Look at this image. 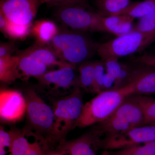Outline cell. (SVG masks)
Here are the masks:
<instances>
[{"mask_svg":"<svg viewBox=\"0 0 155 155\" xmlns=\"http://www.w3.org/2000/svg\"><path fill=\"white\" fill-rule=\"evenodd\" d=\"M50 43V47L62 61L75 67L92 58L97 53L100 44L85 32L70 29L64 25L59 28Z\"/></svg>","mask_w":155,"mask_h":155,"instance_id":"1","label":"cell"},{"mask_svg":"<svg viewBox=\"0 0 155 155\" xmlns=\"http://www.w3.org/2000/svg\"><path fill=\"white\" fill-rule=\"evenodd\" d=\"M133 94L132 82L120 88L98 94L84 104L75 127L83 128L104 122L112 116L124 101Z\"/></svg>","mask_w":155,"mask_h":155,"instance_id":"2","label":"cell"},{"mask_svg":"<svg viewBox=\"0 0 155 155\" xmlns=\"http://www.w3.org/2000/svg\"><path fill=\"white\" fill-rule=\"evenodd\" d=\"M155 41V32L143 33L133 29L128 33L100 44L97 54L103 62L109 58L119 59L140 52Z\"/></svg>","mask_w":155,"mask_h":155,"instance_id":"3","label":"cell"},{"mask_svg":"<svg viewBox=\"0 0 155 155\" xmlns=\"http://www.w3.org/2000/svg\"><path fill=\"white\" fill-rule=\"evenodd\" d=\"M84 104L80 87L75 86L72 92L56 103L54 110V124L53 137L61 139L75 127Z\"/></svg>","mask_w":155,"mask_h":155,"instance_id":"4","label":"cell"},{"mask_svg":"<svg viewBox=\"0 0 155 155\" xmlns=\"http://www.w3.org/2000/svg\"><path fill=\"white\" fill-rule=\"evenodd\" d=\"M55 17L64 26L83 32H107L103 16L97 12L74 6L56 8Z\"/></svg>","mask_w":155,"mask_h":155,"instance_id":"5","label":"cell"},{"mask_svg":"<svg viewBox=\"0 0 155 155\" xmlns=\"http://www.w3.org/2000/svg\"><path fill=\"white\" fill-rule=\"evenodd\" d=\"M26 113L28 122L34 129L53 137L54 124V110L33 90H26Z\"/></svg>","mask_w":155,"mask_h":155,"instance_id":"6","label":"cell"},{"mask_svg":"<svg viewBox=\"0 0 155 155\" xmlns=\"http://www.w3.org/2000/svg\"><path fill=\"white\" fill-rule=\"evenodd\" d=\"M155 140V125L132 127L125 132L97 140L98 146L105 150H118L144 144Z\"/></svg>","mask_w":155,"mask_h":155,"instance_id":"7","label":"cell"},{"mask_svg":"<svg viewBox=\"0 0 155 155\" xmlns=\"http://www.w3.org/2000/svg\"><path fill=\"white\" fill-rule=\"evenodd\" d=\"M46 0H1L0 13L9 22L31 26L40 7Z\"/></svg>","mask_w":155,"mask_h":155,"instance_id":"8","label":"cell"},{"mask_svg":"<svg viewBox=\"0 0 155 155\" xmlns=\"http://www.w3.org/2000/svg\"><path fill=\"white\" fill-rule=\"evenodd\" d=\"M25 96L15 90L2 89L0 92V117L5 122L20 121L26 113Z\"/></svg>","mask_w":155,"mask_h":155,"instance_id":"9","label":"cell"},{"mask_svg":"<svg viewBox=\"0 0 155 155\" xmlns=\"http://www.w3.org/2000/svg\"><path fill=\"white\" fill-rule=\"evenodd\" d=\"M75 67L71 65L60 67L57 70L48 71L36 79L43 85H54L57 88L67 89L77 85V79L74 70Z\"/></svg>","mask_w":155,"mask_h":155,"instance_id":"10","label":"cell"},{"mask_svg":"<svg viewBox=\"0 0 155 155\" xmlns=\"http://www.w3.org/2000/svg\"><path fill=\"white\" fill-rule=\"evenodd\" d=\"M112 116L125 120L132 127L145 125L144 114L132 95L126 98Z\"/></svg>","mask_w":155,"mask_h":155,"instance_id":"11","label":"cell"},{"mask_svg":"<svg viewBox=\"0 0 155 155\" xmlns=\"http://www.w3.org/2000/svg\"><path fill=\"white\" fill-rule=\"evenodd\" d=\"M23 51L48 67L57 66L60 68L70 65L67 62L62 61L50 46L47 47L35 43Z\"/></svg>","mask_w":155,"mask_h":155,"instance_id":"12","label":"cell"},{"mask_svg":"<svg viewBox=\"0 0 155 155\" xmlns=\"http://www.w3.org/2000/svg\"><path fill=\"white\" fill-rule=\"evenodd\" d=\"M131 82L133 84V95L155 94V68L137 71Z\"/></svg>","mask_w":155,"mask_h":155,"instance_id":"13","label":"cell"},{"mask_svg":"<svg viewBox=\"0 0 155 155\" xmlns=\"http://www.w3.org/2000/svg\"><path fill=\"white\" fill-rule=\"evenodd\" d=\"M104 63L106 72L110 73L116 78V88H121L132 82L136 72L133 74L130 73L129 68L126 65L120 63L119 59L109 58Z\"/></svg>","mask_w":155,"mask_h":155,"instance_id":"14","label":"cell"},{"mask_svg":"<svg viewBox=\"0 0 155 155\" xmlns=\"http://www.w3.org/2000/svg\"><path fill=\"white\" fill-rule=\"evenodd\" d=\"M18 56V68L22 76L36 78L48 72V67L22 51Z\"/></svg>","mask_w":155,"mask_h":155,"instance_id":"15","label":"cell"},{"mask_svg":"<svg viewBox=\"0 0 155 155\" xmlns=\"http://www.w3.org/2000/svg\"><path fill=\"white\" fill-rule=\"evenodd\" d=\"M59 31L54 22L42 19L35 21L31 26V32L36 39L35 43L45 45L51 42Z\"/></svg>","mask_w":155,"mask_h":155,"instance_id":"16","label":"cell"},{"mask_svg":"<svg viewBox=\"0 0 155 155\" xmlns=\"http://www.w3.org/2000/svg\"><path fill=\"white\" fill-rule=\"evenodd\" d=\"M133 19L125 15H113L104 17L103 22L107 32L119 36L133 30Z\"/></svg>","mask_w":155,"mask_h":155,"instance_id":"17","label":"cell"},{"mask_svg":"<svg viewBox=\"0 0 155 155\" xmlns=\"http://www.w3.org/2000/svg\"><path fill=\"white\" fill-rule=\"evenodd\" d=\"M19 59L17 56L0 58V80L6 84L13 83L20 79L22 75L18 68Z\"/></svg>","mask_w":155,"mask_h":155,"instance_id":"18","label":"cell"},{"mask_svg":"<svg viewBox=\"0 0 155 155\" xmlns=\"http://www.w3.org/2000/svg\"><path fill=\"white\" fill-rule=\"evenodd\" d=\"M99 124L95 132L97 137L102 134H105V137L116 135L132 128L125 120L114 116H110Z\"/></svg>","mask_w":155,"mask_h":155,"instance_id":"19","label":"cell"},{"mask_svg":"<svg viewBox=\"0 0 155 155\" xmlns=\"http://www.w3.org/2000/svg\"><path fill=\"white\" fill-rule=\"evenodd\" d=\"M155 11V0H146L130 4L127 8L115 15H125L132 18H141Z\"/></svg>","mask_w":155,"mask_h":155,"instance_id":"20","label":"cell"},{"mask_svg":"<svg viewBox=\"0 0 155 155\" xmlns=\"http://www.w3.org/2000/svg\"><path fill=\"white\" fill-rule=\"evenodd\" d=\"M130 0H96L97 13L103 17L113 16L129 5Z\"/></svg>","mask_w":155,"mask_h":155,"instance_id":"21","label":"cell"},{"mask_svg":"<svg viewBox=\"0 0 155 155\" xmlns=\"http://www.w3.org/2000/svg\"><path fill=\"white\" fill-rule=\"evenodd\" d=\"M79 76L78 78L77 86L93 92L94 82V62L86 61L79 65Z\"/></svg>","mask_w":155,"mask_h":155,"instance_id":"22","label":"cell"},{"mask_svg":"<svg viewBox=\"0 0 155 155\" xmlns=\"http://www.w3.org/2000/svg\"><path fill=\"white\" fill-rule=\"evenodd\" d=\"M141 107L145 118V125H155V98L146 95H132Z\"/></svg>","mask_w":155,"mask_h":155,"instance_id":"23","label":"cell"},{"mask_svg":"<svg viewBox=\"0 0 155 155\" xmlns=\"http://www.w3.org/2000/svg\"><path fill=\"white\" fill-rule=\"evenodd\" d=\"M110 155H155V140L143 145H138L110 151Z\"/></svg>","mask_w":155,"mask_h":155,"instance_id":"24","label":"cell"},{"mask_svg":"<svg viewBox=\"0 0 155 155\" xmlns=\"http://www.w3.org/2000/svg\"><path fill=\"white\" fill-rule=\"evenodd\" d=\"M92 142L88 137H81L70 142L67 149L71 155H96L92 149Z\"/></svg>","mask_w":155,"mask_h":155,"instance_id":"25","label":"cell"},{"mask_svg":"<svg viewBox=\"0 0 155 155\" xmlns=\"http://www.w3.org/2000/svg\"><path fill=\"white\" fill-rule=\"evenodd\" d=\"M12 143L9 148V155H24L30 146L24 136L17 130H11Z\"/></svg>","mask_w":155,"mask_h":155,"instance_id":"26","label":"cell"},{"mask_svg":"<svg viewBox=\"0 0 155 155\" xmlns=\"http://www.w3.org/2000/svg\"><path fill=\"white\" fill-rule=\"evenodd\" d=\"M31 26L19 25L9 22L4 31L6 36L14 39H22L29 34Z\"/></svg>","mask_w":155,"mask_h":155,"instance_id":"27","label":"cell"},{"mask_svg":"<svg viewBox=\"0 0 155 155\" xmlns=\"http://www.w3.org/2000/svg\"><path fill=\"white\" fill-rule=\"evenodd\" d=\"M95 78L93 92L97 94L104 91V79L105 75L104 64L101 61H95Z\"/></svg>","mask_w":155,"mask_h":155,"instance_id":"28","label":"cell"},{"mask_svg":"<svg viewBox=\"0 0 155 155\" xmlns=\"http://www.w3.org/2000/svg\"><path fill=\"white\" fill-rule=\"evenodd\" d=\"M133 30L143 33L155 32V11L140 18L137 25L134 28Z\"/></svg>","mask_w":155,"mask_h":155,"instance_id":"29","label":"cell"},{"mask_svg":"<svg viewBox=\"0 0 155 155\" xmlns=\"http://www.w3.org/2000/svg\"><path fill=\"white\" fill-rule=\"evenodd\" d=\"M46 4L50 8L74 6L88 9L90 8L89 0H46Z\"/></svg>","mask_w":155,"mask_h":155,"instance_id":"30","label":"cell"},{"mask_svg":"<svg viewBox=\"0 0 155 155\" xmlns=\"http://www.w3.org/2000/svg\"><path fill=\"white\" fill-rule=\"evenodd\" d=\"M16 44L14 42H2L0 45V58L12 56L16 51Z\"/></svg>","mask_w":155,"mask_h":155,"instance_id":"31","label":"cell"},{"mask_svg":"<svg viewBox=\"0 0 155 155\" xmlns=\"http://www.w3.org/2000/svg\"><path fill=\"white\" fill-rule=\"evenodd\" d=\"M104 91L117 89L116 78L113 75L107 72H105L104 76Z\"/></svg>","mask_w":155,"mask_h":155,"instance_id":"32","label":"cell"},{"mask_svg":"<svg viewBox=\"0 0 155 155\" xmlns=\"http://www.w3.org/2000/svg\"><path fill=\"white\" fill-rule=\"evenodd\" d=\"M12 140V136L10 131L7 132L1 127L0 130V147L10 148Z\"/></svg>","mask_w":155,"mask_h":155,"instance_id":"33","label":"cell"},{"mask_svg":"<svg viewBox=\"0 0 155 155\" xmlns=\"http://www.w3.org/2000/svg\"><path fill=\"white\" fill-rule=\"evenodd\" d=\"M137 61L140 64L155 68V57L145 55L137 59Z\"/></svg>","mask_w":155,"mask_h":155,"instance_id":"34","label":"cell"},{"mask_svg":"<svg viewBox=\"0 0 155 155\" xmlns=\"http://www.w3.org/2000/svg\"><path fill=\"white\" fill-rule=\"evenodd\" d=\"M24 155H44L38 143H31L30 146Z\"/></svg>","mask_w":155,"mask_h":155,"instance_id":"35","label":"cell"},{"mask_svg":"<svg viewBox=\"0 0 155 155\" xmlns=\"http://www.w3.org/2000/svg\"><path fill=\"white\" fill-rule=\"evenodd\" d=\"M8 23V21L6 19V17L0 13V29L1 31L4 33L6 27Z\"/></svg>","mask_w":155,"mask_h":155,"instance_id":"36","label":"cell"},{"mask_svg":"<svg viewBox=\"0 0 155 155\" xmlns=\"http://www.w3.org/2000/svg\"><path fill=\"white\" fill-rule=\"evenodd\" d=\"M7 153L5 148L0 147V155H6Z\"/></svg>","mask_w":155,"mask_h":155,"instance_id":"37","label":"cell"},{"mask_svg":"<svg viewBox=\"0 0 155 155\" xmlns=\"http://www.w3.org/2000/svg\"><path fill=\"white\" fill-rule=\"evenodd\" d=\"M101 155H110V151L107 150H105Z\"/></svg>","mask_w":155,"mask_h":155,"instance_id":"38","label":"cell"},{"mask_svg":"<svg viewBox=\"0 0 155 155\" xmlns=\"http://www.w3.org/2000/svg\"><path fill=\"white\" fill-rule=\"evenodd\" d=\"M51 155H62L61 154H54Z\"/></svg>","mask_w":155,"mask_h":155,"instance_id":"39","label":"cell"}]
</instances>
